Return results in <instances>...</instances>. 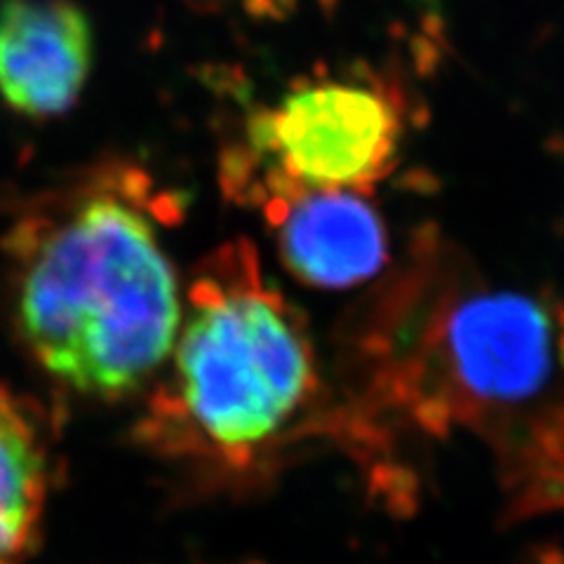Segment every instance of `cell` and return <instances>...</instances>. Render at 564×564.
Listing matches in <instances>:
<instances>
[{
  "label": "cell",
  "mask_w": 564,
  "mask_h": 564,
  "mask_svg": "<svg viewBox=\"0 0 564 564\" xmlns=\"http://www.w3.org/2000/svg\"><path fill=\"white\" fill-rule=\"evenodd\" d=\"M348 454L398 494L404 435L466 433L497 456L522 516L564 491V302L489 282L433 236L356 317L339 395Z\"/></svg>",
  "instance_id": "1"
},
{
  "label": "cell",
  "mask_w": 564,
  "mask_h": 564,
  "mask_svg": "<svg viewBox=\"0 0 564 564\" xmlns=\"http://www.w3.org/2000/svg\"><path fill=\"white\" fill-rule=\"evenodd\" d=\"M134 433L155 454L224 473H250L308 440L346 447L306 317L263 273L254 245H221L193 278Z\"/></svg>",
  "instance_id": "3"
},
{
  "label": "cell",
  "mask_w": 564,
  "mask_h": 564,
  "mask_svg": "<svg viewBox=\"0 0 564 564\" xmlns=\"http://www.w3.org/2000/svg\"><path fill=\"white\" fill-rule=\"evenodd\" d=\"M541 564H564V562H560V560H557V562H551V560H543Z\"/></svg>",
  "instance_id": "9"
},
{
  "label": "cell",
  "mask_w": 564,
  "mask_h": 564,
  "mask_svg": "<svg viewBox=\"0 0 564 564\" xmlns=\"http://www.w3.org/2000/svg\"><path fill=\"white\" fill-rule=\"evenodd\" d=\"M41 404L0 383V564L33 551L52 485V435Z\"/></svg>",
  "instance_id": "7"
},
{
  "label": "cell",
  "mask_w": 564,
  "mask_h": 564,
  "mask_svg": "<svg viewBox=\"0 0 564 564\" xmlns=\"http://www.w3.org/2000/svg\"><path fill=\"white\" fill-rule=\"evenodd\" d=\"M191 8H198L203 12L207 10H231V8H240L247 12H263L269 10L278 0H186Z\"/></svg>",
  "instance_id": "8"
},
{
  "label": "cell",
  "mask_w": 564,
  "mask_h": 564,
  "mask_svg": "<svg viewBox=\"0 0 564 564\" xmlns=\"http://www.w3.org/2000/svg\"><path fill=\"white\" fill-rule=\"evenodd\" d=\"M285 267L315 288H352L372 280L388 259L386 228L350 191H317L263 209Z\"/></svg>",
  "instance_id": "6"
},
{
  "label": "cell",
  "mask_w": 564,
  "mask_h": 564,
  "mask_svg": "<svg viewBox=\"0 0 564 564\" xmlns=\"http://www.w3.org/2000/svg\"><path fill=\"white\" fill-rule=\"evenodd\" d=\"M400 120L381 95L315 83L247 122V144L226 155L224 184L261 212L317 191L365 193L391 172Z\"/></svg>",
  "instance_id": "4"
},
{
  "label": "cell",
  "mask_w": 564,
  "mask_h": 564,
  "mask_svg": "<svg viewBox=\"0 0 564 564\" xmlns=\"http://www.w3.org/2000/svg\"><path fill=\"white\" fill-rule=\"evenodd\" d=\"M151 176L106 165L29 207L6 238L14 321L45 372L90 398L139 391L182 323Z\"/></svg>",
  "instance_id": "2"
},
{
  "label": "cell",
  "mask_w": 564,
  "mask_h": 564,
  "mask_svg": "<svg viewBox=\"0 0 564 564\" xmlns=\"http://www.w3.org/2000/svg\"><path fill=\"white\" fill-rule=\"evenodd\" d=\"M93 57V24L74 0H0V99L14 113L74 109Z\"/></svg>",
  "instance_id": "5"
}]
</instances>
